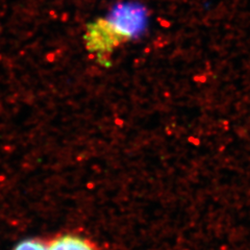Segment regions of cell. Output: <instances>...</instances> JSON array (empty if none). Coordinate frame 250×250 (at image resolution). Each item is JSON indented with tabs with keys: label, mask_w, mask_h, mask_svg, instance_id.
I'll return each mask as SVG.
<instances>
[{
	"label": "cell",
	"mask_w": 250,
	"mask_h": 250,
	"mask_svg": "<svg viewBox=\"0 0 250 250\" xmlns=\"http://www.w3.org/2000/svg\"><path fill=\"white\" fill-rule=\"evenodd\" d=\"M147 23L148 11L143 4L136 1L120 2L85 27V49L98 64L107 67L115 50L139 37Z\"/></svg>",
	"instance_id": "6da1fadb"
},
{
	"label": "cell",
	"mask_w": 250,
	"mask_h": 250,
	"mask_svg": "<svg viewBox=\"0 0 250 250\" xmlns=\"http://www.w3.org/2000/svg\"><path fill=\"white\" fill-rule=\"evenodd\" d=\"M13 250H48V244L38 239H26L16 245Z\"/></svg>",
	"instance_id": "3957f363"
},
{
	"label": "cell",
	"mask_w": 250,
	"mask_h": 250,
	"mask_svg": "<svg viewBox=\"0 0 250 250\" xmlns=\"http://www.w3.org/2000/svg\"><path fill=\"white\" fill-rule=\"evenodd\" d=\"M48 250H96L92 242L76 234H62L50 241Z\"/></svg>",
	"instance_id": "7a4b0ae2"
}]
</instances>
